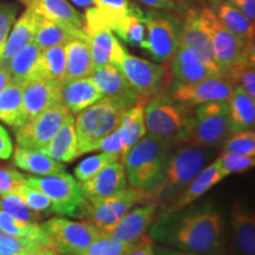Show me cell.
<instances>
[{
  "label": "cell",
  "mask_w": 255,
  "mask_h": 255,
  "mask_svg": "<svg viewBox=\"0 0 255 255\" xmlns=\"http://www.w3.org/2000/svg\"><path fill=\"white\" fill-rule=\"evenodd\" d=\"M146 37L141 44L159 63L169 62L180 46V33L173 21L165 18H144Z\"/></svg>",
  "instance_id": "cell-16"
},
{
  "label": "cell",
  "mask_w": 255,
  "mask_h": 255,
  "mask_svg": "<svg viewBox=\"0 0 255 255\" xmlns=\"http://www.w3.org/2000/svg\"><path fill=\"white\" fill-rule=\"evenodd\" d=\"M180 44L193 50L213 72L221 75L214 60L209 32L200 14L190 13L188 15L182 31L180 32Z\"/></svg>",
  "instance_id": "cell-20"
},
{
  "label": "cell",
  "mask_w": 255,
  "mask_h": 255,
  "mask_svg": "<svg viewBox=\"0 0 255 255\" xmlns=\"http://www.w3.org/2000/svg\"><path fill=\"white\" fill-rule=\"evenodd\" d=\"M170 145L149 135L132 145L121 157L130 186L151 194L163 174Z\"/></svg>",
  "instance_id": "cell-4"
},
{
  "label": "cell",
  "mask_w": 255,
  "mask_h": 255,
  "mask_svg": "<svg viewBox=\"0 0 255 255\" xmlns=\"http://www.w3.org/2000/svg\"><path fill=\"white\" fill-rule=\"evenodd\" d=\"M223 178H225V176H223L221 169H220L219 162L215 158L214 162H212L209 165H206L196 175L195 178L167 207H164V215L174 214V213L178 212L184 207L189 206L190 203H193L194 201L207 193L210 188L221 182Z\"/></svg>",
  "instance_id": "cell-21"
},
{
  "label": "cell",
  "mask_w": 255,
  "mask_h": 255,
  "mask_svg": "<svg viewBox=\"0 0 255 255\" xmlns=\"http://www.w3.org/2000/svg\"><path fill=\"white\" fill-rule=\"evenodd\" d=\"M71 1L76 6H78V7H84V8L91 7V5H94V1H92V0H71Z\"/></svg>",
  "instance_id": "cell-56"
},
{
  "label": "cell",
  "mask_w": 255,
  "mask_h": 255,
  "mask_svg": "<svg viewBox=\"0 0 255 255\" xmlns=\"http://www.w3.org/2000/svg\"><path fill=\"white\" fill-rule=\"evenodd\" d=\"M210 156L212 148L181 144L173 155L168 156L161 180L151 191L154 203L167 207L206 167Z\"/></svg>",
  "instance_id": "cell-2"
},
{
  "label": "cell",
  "mask_w": 255,
  "mask_h": 255,
  "mask_svg": "<svg viewBox=\"0 0 255 255\" xmlns=\"http://www.w3.org/2000/svg\"><path fill=\"white\" fill-rule=\"evenodd\" d=\"M0 196H1V195H0Z\"/></svg>",
  "instance_id": "cell-60"
},
{
  "label": "cell",
  "mask_w": 255,
  "mask_h": 255,
  "mask_svg": "<svg viewBox=\"0 0 255 255\" xmlns=\"http://www.w3.org/2000/svg\"><path fill=\"white\" fill-rule=\"evenodd\" d=\"M18 7L14 4H2L0 2V60H1L4 47L7 37L13 26Z\"/></svg>",
  "instance_id": "cell-46"
},
{
  "label": "cell",
  "mask_w": 255,
  "mask_h": 255,
  "mask_svg": "<svg viewBox=\"0 0 255 255\" xmlns=\"http://www.w3.org/2000/svg\"><path fill=\"white\" fill-rule=\"evenodd\" d=\"M216 161L219 162L220 169L225 177L231 174L244 173L255 165L254 156L235 154V152L221 151V154L216 157Z\"/></svg>",
  "instance_id": "cell-44"
},
{
  "label": "cell",
  "mask_w": 255,
  "mask_h": 255,
  "mask_svg": "<svg viewBox=\"0 0 255 255\" xmlns=\"http://www.w3.org/2000/svg\"><path fill=\"white\" fill-rule=\"evenodd\" d=\"M227 104L233 131L254 129L255 98L251 97L241 87L235 85Z\"/></svg>",
  "instance_id": "cell-30"
},
{
  "label": "cell",
  "mask_w": 255,
  "mask_h": 255,
  "mask_svg": "<svg viewBox=\"0 0 255 255\" xmlns=\"http://www.w3.org/2000/svg\"><path fill=\"white\" fill-rule=\"evenodd\" d=\"M128 255H155L154 241L148 235H143Z\"/></svg>",
  "instance_id": "cell-50"
},
{
  "label": "cell",
  "mask_w": 255,
  "mask_h": 255,
  "mask_svg": "<svg viewBox=\"0 0 255 255\" xmlns=\"http://www.w3.org/2000/svg\"><path fill=\"white\" fill-rule=\"evenodd\" d=\"M113 32L129 45L141 46L145 39L144 15L138 7L131 5V8L117 23Z\"/></svg>",
  "instance_id": "cell-37"
},
{
  "label": "cell",
  "mask_w": 255,
  "mask_h": 255,
  "mask_svg": "<svg viewBox=\"0 0 255 255\" xmlns=\"http://www.w3.org/2000/svg\"><path fill=\"white\" fill-rule=\"evenodd\" d=\"M13 162L24 171L40 176L65 173V165L62 162L56 161L38 150L21 148L19 145L14 149Z\"/></svg>",
  "instance_id": "cell-31"
},
{
  "label": "cell",
  "mask_w": 255,
  "mask_h": 255,
  "mask_svg": "<svg viewBox=\"0 0 255 255\" xmlns=\"http://www.w3.org/2000/svg\"><path fill=\"white\" fill-rule=\"evenodd\" d=\"M171 78L180 83H195L218 76L210 70L189 47L181 45L170 60Z\"/></svg>",
  "instance_id": "cell-22"
},
{
  "label": "cell",
  "mask_w": 255,
  "mask_h": 255,
  "mask_svg": "<svg viewBox=\"0 0 255 255\" xmlns=\"http://www.w3.org/2000/svg\"><path fill=\"white\" fill-rule=\"evenodd\" d=\"M195 109L162 92L144 105L145 130L149 136L169 144H180L194 120Z\"/></svg>",
  "instance_id": "cell-3"
},
{
  "label": "cell",
  "mask_w": 255,
  "mask_h": 255,
  "mask_svg": "<svg viewBox=\"0 0 255 255\" xmlns=\"http://www.w3.org/2000/svg\"><path fill=\"white\" fill-rule=\"evenodd\" d=\"M127 184L128 181L124 165L115 162L104 167L95 176L82 182L79 186L84 200L95 203L126 189Z\"/></svg>",
  "instance_id": "cell-18"
},
{
  "label": "cell",
  "mask_w": 255,
  "mask_h": 255,
  "mask_svg": "<svg viewBox=\"0 0 255 255\" xmlns=\"http://www.w3.org/2000/svg\"><path fill=\"white\" fill-rule=\"evenodd\" d=\"M44 246H37L34 248H32V250H28L26 252H24L21 255H41V250H43Z\"/></svg>",
  "instance_id": "cell-57"
},
{
  "label": "cell",
  "mask_w": 255,
  "mask_h": 255,
  "mask_svg": "<svg viewBox=\"0 0 255 255\" xmlns=\"http://www.w3.org/2000/svg\"><path fill=\"white\" fill-rule=\"evenodd\" d=\"M234 88V82L221 73L195 83L174 82L169 95L178 103L194 108L208 102L227 101Z\"/></svg>",
  "instance_id": "cell-14"
},
{
  "label": "cell",
  "mask_w": 255,
  "mask_h": 255,
  "mask_svg": "<svg viewBox=\"0 0 255 255\" xmlns=\"http://www.w3.org/2000/svg\"><path fill=\"white\" fill-rule=\"evenodd\" d=\"M65 45L52 46L41 50L39 66H38V77L39 79H47L63 83L65 76Z\"/></svg>",
  "instance_id": "cell-38"
},
{
  "label": "cell",
  "mask_w": 255,
  "mask_h": 255,
  "mask_svg": "<svg viewBox=\"0 0 255 255\" xmlns=\"http://www.w3.org/2000/svg\"><path fill=\"white\" fill-rule=\"evenodd\" d=\"M9 82H11V79H9V73L7 68L0 64V92L4 90V88Z\"/></svg>",
  "instance_id": "cell-54"
},
{
  "label": "cell",
  "mask_w": 255,
  "mask_h": 255,
  "mask_svg": "<svg viewBox=\"0 0 255 255\" xmlns=\"http://www.w3.org/2000/svg\"><path fill=\"white\" fill-rule=\"evenodd\" d=\"M222 232L221 216L214 210H201L183 216L159 239L180 251L207 255L221 247Z\"/></svg>",
  "instance_id": "cell-1"
},
{
  "label": "cell",
  "mask_w": 255,
  "mask_h": 255,
  "mask_svg": "<svg viewBox=\"0 0 255 255\" xmlns=\"http://www.w3.org/2000/svg\"><path fill=\"white\" fill-rule=\"evenodd\" d=\"M40 53L41 50L33 41L15 53L7 65L11 82L24 85L33 79H39L38 66H39Z\"/></svg>",
  "instance_id": "cell-29"
},
{
  "label": "cell",
  "mask_w": 255,
  "mask_h": 255,
  "mask_svg": "<svg viewBox=\"0 0 255 255\" xmlns=\"http://www.w3.org/2000/svg\"><path fill=\"white\" fill-rule=\"evenodd\" d=\"M154 203L152 195L149 191L130 187L114 194L98 202L90 203L84 200L79 210L78 218H84L100 229L105 232L117 223L121 218L138 203Z\"/></svg>",
  "instance_id": "cell-8"
},
{
  "label": "cell",
  "mask_w": 255,
  "mask_h": 255,
  "mask_svg": "<svg viewBox=\"0 0 255 255\" xmlns=\"http://www.w3.org/2000/svg\"><path fill=\"white\" fill-rule=\"evenodd\" d=\"M65 76L64 82L90 77L94 72L91 51L88 40L75 39L70 40L65 45Z\"/></svg>",
  "instance_id": "cell-27"
},
{
  "label": "cell",
  "mask_w": 255,
  "mask_h": 255,
  "mask_svg": "<svg viewBox=\"0 0 255 255\" xmlns=\"http://www.w3.org/2000/svg\"><path fill=\"white\" fill-rule=\"evenodd\" d=\"M49 237L50 247L60 255H79L100 234L90 221L52 218L40 225Z\"/></svg>",
  "instance_id": "cell-9"
},
{
  "label": "cell",
  "mask_w": 255,
  "mask_h": 255,
  "mask_svg": "<svg viewBox=\"0 0 255 255\" xmlns=\"http://www.w3.org/2000/svg\"><path fill=\"white\" fill-rule=\"evenodd\" d=\"M41 255H60V254L57 253V252L53 250V248L44 246L43 250H41Z\"/></svg>",
  "instance_id": "cell-59"
},
{
  "label": "cell",
  "mask_w": 255,
  "mask_h": 255,
  "mask_svg": "<svg viewBox=\"0 0 255 255\" xmlns=\"http://www.w3.org/2000/svg\"><path fill=\"white\" fill-rule=\"evenodd\" d=\"M40 246L37 242L27 240V239L14 238L12 235L6 234L5 232L0 231V251L12 255H21L24 252L32 248ZM43 246V245H41Z\"/></svg>",
  "instance_id": "cell-48"
},
{
  "label": "cell",
  "mask_w": 255,
  "mask_h": 255,
  "mask_svg": "<svg viewBox=\"0 0 255 255\" xmlns=\"http://www.w3.org/2000/svg\"><path fill=\"white\" fill-rule=\"evenodd\" d=\"M60 87L62 83L47 79H33L24 84L21 126L53 105L60 104Z\"/></svg>",
  "instance_id": "cell-17"
},
{
  "label": "cell",
  "mask_w": 255,
  "mask_h": 255,
  "mask_svg": "<svg viewBox=\"0 0 255 255\" xmlns=\"http://www.w3.org/2000/svg\"><path fill=\"white\" fill-rule=\"evenodd\" d=\"M215 14L223 26L233 32L235 36L248 43L254 41V21L247 18L235 6L229 4L228 1H223L216 8Z\"/></svg>",
  "instance_id": "cell-33"
},
{
  "label": "cell",
  "mask_w": 255,
  "mask_h": 255,
  "mask_svg": "<svg viewBox=\"0 0 255 255\" xmlns=\"http://www.w3.org/2000/svg\"><path fill=\"white\" fill-rule=\"evenodd\" d=\"M123 114L122 109L104 97L78 113L75 119V131L79 156L97 151L102 139L119 129Z\"/></svg>",
  "instance_id": "cell-5"
},
{
  "label": "cell",
  "mask_w": 255,
  "mask_h": 255,
  "mask_svg": "<svg viewBox=\"0 0 255 255\" xmlns=\"http://www.w3.org/2000/svg\"><path fill=\"white\" fill-rule=\"evenodd\" d=\"M23 85L9 82L0 92V121L17 129L21 126Z\"/></svg>",
  "instance_id": "cell-35"
},
{
  "label": "cell",
  "mask_w": 255,
  "mask_h": 255,
  "mask_svg": "<svg viewBox=\"0 0 255 255\" xmlns=\"http://www.w3.org/2000/svg\"><path fill=\"white\" fill-rule=\"evenodd\" d=\"M21 200L24 201L25 205L30 207L32 210L37 213H46L50 214L52 213V202L45 194L41 193L37 188H33L25 183L21 186L15 193Z\"/></svg>",
  "instance_id": "cell-45"
},
{
  "label": "cell",
  "mask_w": 255,
  "mask_h": 255,
  "mask_svg": "<svg viewBox=\"0 0 255 255\" xmlns=\"http://www.w3.org/2000/svg\"><path fill=\"white\" fill-rule=\"evenodd\" d=\"M200 15L209 32L215 64L221 73L245 60L254 59V41L248 43L235 36L210 8H203Z\"/></svg>",
  "instance_id": "cell-7"
},
{
  "label": "cell",
  "mask_w": 255,
  "mask_h": 255,
  "mask_svg": "<svg viewBox=\"0 0 255 255\" xmlns=\"http://www.w3.org/2000/svg\"><path fill=\"white\" fill-rule=\"evenodd\" d=\"M103 98L90 77L64 82L60 87V104L71 114H78Z\"/></svg>",
  "instance_id": "cell-24"
},
{
  "label": "cell",
  "mask_w": 255,
  "mask_h": 255,
  "mask_svg": "<svg viewBox=\"0 0 255 255\" xmlns=\"http://www.w3.org/2000/svg\"><path fill=\"white\" fill-rule=\"evenodd\" d=\"M221 150L247 156H255L254 130L232 131L227 138L221 143Z\"/></svg>",
  "instance_id": "cell-42"
},
{
  "label": "cell",
  "mask_w": 255,
  "mask_h": 255,
  "mask_svg": "<svg viewBox=\"0 0 255 255\" xmlns=\"http://www.w3.org/2000/svg\"><path fill=\"white\" fill-rule=\"evenodd\" d=\"M119 155L102 151L101 154L90 156V157L82 161L75 168V176L78 180V182L82 183L84 181L89 180V178H91L92 176H95L98 171H101L107 165L115 163V162H119Z\"/></svg>",
  "instance_id": "cell-41"
},
{
  "label": "cell",
  "mask_w": 255,
  "mask_h": 255,
  "mask_svg": "<svg viewBox=\"0 0 255 255\" xmlns=\"http://www.w3.org/2000/svg\"><path fill=\"white\" fill-rule=\"evenodd\" d=\"M229 4L240 9V11L254 21L255 19V0H226Z\"/></svg>",
  "instance_id": "cell-52"
},
{
  "label": "cell",
  "mask_w": 255,
  "mask_h": 255,
  "mask_svg": "<svg viewBox=\"0 0 255 255\" xmlns=\"http://www.w3.org/2000/svg\"><path fill=\"white\" fill-rule=\"evenodd\" d=\"M41 18L82 30L84 17L79 13L68 0H19Z\"/></svg>",
  "instance_id": "cell-23"
},
{
  "label": "cell",
  "mask_w": 255,
  "mask_h": 255,
  "mask_svg": "<svg viewBox=\"0 0 255 255\" xmlns=\"http://www.w3.org/2000/svg\"><path fill=\"white\" fill-rule=\"evenodd\" d=\"M40 152L62 163H69L79 157L77 137L75 131V119L70 115L62 124L52 139Z\"/></svg>",
  "instance_id": "cell-28"
},
{
  "label": "cell",
  "mask_w": 255,
  "mask_h": 255,
  "mask_svg": "<svg viewBox=\"0 0 255 255\" xmlns=\"http://www.w3.org/2000/svg\"><path fill=\"white\" fill-rule=\"evenodd\" d=\"M155 255H199V254H193V253H188V252H176L173 250H164V248H159L156 252L155 250Z\"/></svg>",
  "instance_id": "cell-55"
},
{
  "label": "cell",
  "mask_w": 255,
  "mask_h": 255,
  "mask_svg": "<svg viewBox=\"0 0 255 255\" xmlns=\"http://www.w3.org/2000/svg\"><path fill=\"white\" fill-rule=\"evenodd\" d=\"M90 78L100 89L103 97L108 98L123 111L143 103L135 89L117 66L108 64L95 69Z\"/></svg>",
  "instance_id": "cell-15"
},
{
  "label": "cell",
  "mask_w": 255,
  "mask_h": 255,
  "mask_svg": "<svg viewBox=\"0 0 255 255\" xmlns=\"http://www.w3.org/2000/svg\"><path fill=\"white\" fill-rule=\"evenodd\" d=\"M13 154V144L8 132L0 126V159H8Z\"/></svg>",
  "instance_id": "cell-51"
},
{
  "label": "cell",
  "mask_w": 255,
  "mask_h": 255,
  "mask_svg": "<svg viewBox=\"0 0 255 255\" xmlns=\"http://www.w3.org/2000/svg\"><path fill=\"white\" fill-rule=\"evenodd\" d=\"M233 237L238 255H255V218L254 213L237 201L231 210Z\"/></svg>",
  "instance_id": "cell-25"
},
{
  "label": "cell",
  "mask_w": 255,
  "mask_h": 255,
  "mask_svg": "<svg viewBox=\"0 0 255 255\" xmlns=\"http://www.w3.org/2000/svg\"><path fill=\"white\" fill-rule=\"evenodd\" d=\"M70 115L72 114L64 105H53L36 119L14 129L15 141L21 148L41 151Z\"/></svg>",
  "instance_id": "cell-13"
},
{
  "label": "cell",
  "mask_w": 255,
  "mask_h": 255,
  "mask_svg": "<svg viewBox=\"0 0 255 255\" xmlns=\"http://www.w3.org/2000/svg\"><path fill=\"white\" fill-rule=\"evenodd\" d=\"M103 23L114 30L117 23L131 8L129 0H92Z\"/></svg>",
  "instance_id": "cell-40"
},
{
  "label": "cell",
  "mask_w": 255,
  "mask_h": 255,
  "mask_svg": "<svg viewBox=\"0 0 255 255\" xmlns=\"http://www.w3.org/2000/svg\"><path fill=\"white\" fill-rule=\"evenodd\" d=\"M26 184L37 188L49 197L52 202V213L78 218L84 197L79 183L70 174L26 176Z\"/></svg>",
  "instance_id": "cell-10"
},
{
  "label": "cell",
  "mask_w": 255,
  "mask_h": 255,
  "mask_svg": "<svg viewBox=\"0 0 255 255\" xmlns=\"http://www.w3.org/2000/svg\"><path fill=\"white\" fill-rule=\"evenodd\" d=\"M232 131L227 101L208 102L197 105L191 126L180 144L214 148L221 145Z\"/></svg>",
  "instance_id": "cell-6"
},
{
  "label": "cell",
  "mask_w": 255,
  "mask_h": 255,
  "mask_svg": "<svg viewBox=\"0 0 255 255\" xmlns=\"http://www.w3.org/2000/svg\"><path fill=\"white\" fill-rule=\"evenodd\" d=\"M40 18V15H38L31 8H26V11L21 14V17L15 21L14 26L11 28L12 31L9 32L7 40H6L4 53H2L1 60H0L1 65L7 68L12 57L26 46L27 44L33 41Z\"/></svg>",
  "instance_id": "cell-26"
},
{
  "label": "cell",
  "mask_w": 255,
  "mask_h": 255,
  "mask_svg": "<svg viewBox=\"0 0 255 255\" xmlns=\"http://www.w3.org/2000/svg\"><path fill=\"white\" fill-rule=\"evenodd\" d=\"M146 7H150L154 9H169L173 8L175 5V0H138Z\"/></svg>",
  "instance_id": "cell-53"
},
{
  "label": "cell",
  "mask_w": 255,
  "mask_h": 255,
  "mask_svg": "<svg viewBox=\"0 0 255 255\" xmlns=\"http://www.w3.org/2000/svg\"><path fill=\"white\" fill-rule=\"evenodd\" d=\"M119 69L144 104L155 96L164 92L171 79L170 72L164 66L138 58L128 52L124 55Z\"/></svg>",
  "instance_id": "cell-11"
},
{
  "label": "cell",
  "mask_w": 255,
  "mask_h": 255,
  "mask_svg": "<svg viewBox=\"0 0 255 255\" xmlns=\"http://www.w3.org/2000/svg\"><path fill=\"white\" fill-rule=\"evenodd\" d=\"M0 210L7 213L15 219L21 220V221L37 222L41 219L40 213L32 210L15 194H7V195L0 196Z\"/></svg>",
  "instance_id": "cell-43"
},
{
  "label": "cell",
  "mask_w": 255,
  "mask_h": 255,
  "mask_svg": "<svg viewBox=\"0 0 255 255\" xmlns=\"http://www.w3.org/2000/svg\"><path fill=\"white\" fill-rule=\"evenodd\" d=\"M156 210V203H146L142 207H136L130 212H127L113 227L102 233L115 240L135 244L154 223Z\"/></svg>",
  "instance_id": "cell-19"
},
{
  "label": "cell",
  "mask_w": 255,
  "mask_h": 255,
  "mask_svg": "<svg viewBox=\"0 0 255 255\" xmlns=\"http://www.w3.org/2000/svg\"><path fill=\"white\" fill-rule=\"evenodd\" d=\"M82 30L88 37L94 68L97 69L108 64L119 68L127 51L114 36L113 31L103 23L96 7L85 9Z\"/></svg>",
  "instance_id": "cell-12"
},
{
  "label": "cell",
  "mask_w": 255,
  "mask_h": 255,
  "mask_svg": "<svg viewBox=\"0 0 255 255\" xmlns=\"http://www.w3.org/2000/svg\"><path fill=\"white\" fill-rule=\"evenodd\" d=\"M144 105L143 103L136 104L124 111L122 122L119 128L121 136L126 148L129 150L132 145L141 141L145 136V122H144Z\"/></svg>",
  "instance_id": "cell-36"
},
{
  "label": "cell",
  "mask_w": 255,
  "mask_h": 255,
  "mask_svg": "<svg viewBox=\"0 0 255 255\" xmlns=\"http://www.w3.org/2000/svg\"><path fill=\"white\" fill-rule=\"evenodd\" d=\"M135 244L115 240L100 231L97 238L79 255H128Z\"/></svg>",
  "instance_id": "cell-39"
},
{
  "label": "cell",
  "mask_w": 255,
  "mask_h": 255,
  "mask_svg": "<svg viewBox=\"0 0 255 255\" xmlns=\"http://www.w3.org/2000/svg\"><path fill=\"white\" fill-rule=\"evenodd\" d=\"M223 1H226V0H207V2L210 5V9H212V11H216V8H218Z\"/></svg>",
  "instance_id": "cell-58"
},
{
  "label": "cell",
  "mask_w": 255,
  "mask_h": 255,
  "mask_svg": "<svg viewBox=\"0 0 255 255\" xmlns=\"http://www.w3.org/2000/svg\"><path fill=\"white\" fill-rule=\"evenodd\" d=\"M97 150L119 155L121 158L128 151V149L126 148V145H124L120 130L116 129L114 132H111L109 136H107L105 138L102 139L100 144L97 146Z\"/></svg>",
  "instance_id": "cell-49"
},
{
  "label": "cell",
  "mask_w": 255,
  "mask_h": 255,
  "mask_svg": "<svg viewBox=\"0 0 255 255\" xmlns=\"http://www.w3.org/2000/svg\"><path fill=\"white\" fill-rule=\"evenodd\" d=\"M0 231L14 238L27 239L43 246L50 247L49 237L40 225L37 222L21 221L2 210H0Z\"/></svg>",
  "instance_id": "cell-34"
},
{
  "label": "cell",
  "mask_w": 255,
  "mask_h": 255,
  "mask_svg": "<svg viewBox=\"0 0 255 255\" xmlns=\"http://www.w3.org/2000/svg\"><path fill=\"white\" fill-rule=\"evenodd\" d=\"M75 38L88 40L87 34L83 32V30L64 26V25L53 23L47 19L40 18L33 38V43L40 50H45L52 46L66 45L70 40L75 39Z\"/></svg>",
  "instance_id": "cell-32"
},
{
  "label": "cell",
  "mask_w": 255,
  "mask_h": 255,
  "mask_svg": "<svg viewBox=\"0 0 255 255\" xmlns=\"http://www.w3.org/2000/svg\"><path fill=\"white\" fill-rule=\"evenodd\" d=\"M26 183V176L14 168H0V195L15 194L21 186Z\"/></svg>",
  "instance_id": "cell-47"
}]
</instances>
